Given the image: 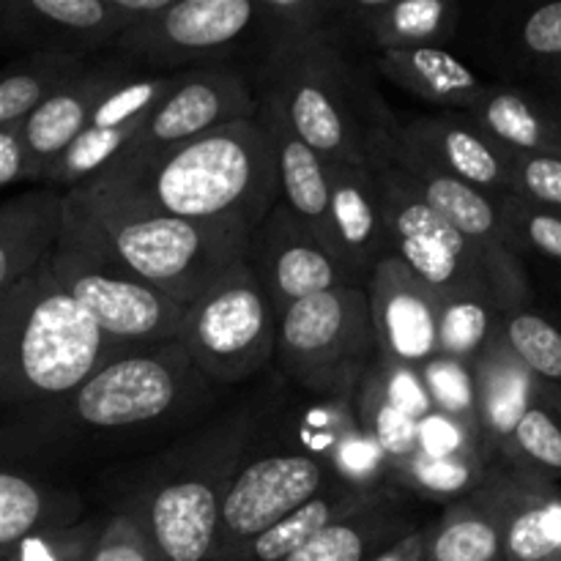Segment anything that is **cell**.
Masks as SVG:
<instances>
[{
    "instance_id": "1",
    "label": "cell",
    "mask_w": 561,
    "mask_h": 561,
    "mask_svg": "<svg viewBox=\"0 0 561 561\" xmlns=\"http://www.w3.org/2000/svg\"><path fill=\"white\" fill-rule=\"evenodd\" d=\"M208 383L175 343L121 348L64 398L0 425V460L60 463L151 442L206 414Z\"/></svg>"
},
{
    "instance_id": "2",
    "label": "cell",
    "mask_w": 561,
    "mask_h": 561,
    "mask_svg": "<svg viewBox=\"0 0 561 561\" xmlns=\"http://www.w3.org/2000/svg\"><path fill=\"white\" fill-rule=\"evenodd\" d=\"M88 181L126 192L170 217L233 225L250 236L279 201L272 137L257 113L140 162L104 168Z\"/></svg>"
},
{
    "instance_id": "3",
    "label": "cell",
    "mask_w": 561,
    "mask_h": 561,
    "mask_svg": "<svg viewBox=\"0 0 561 561\" xmlns=\"http://www.w3.org/2000/svg\"><path fill=\"white\" fill-rule=\"evenodd\" d=\"M340 31L268 47L252 82L285 124L327 164H370L398 124L365 75L343 53Z\"/></svg>"
},
{
    "instance_id": "4",
    "label": "cell",
    "mask_w": 561,
    "mask_h": 561,
    "mask_svg": "<svg viewBox=\"0 0 561 561\" xmlns=\"http://www.w3.org/2000/svg\"><path fill=\"white\" fill-rule=\"evenodd\" d=\"M115 345L53 277L47 257L0 290V425L64 398Z\"/></svg>"
},
{
    "instance_id": "5",
    "label": "cell",
    "mask_w": 561,
    "mask_h": 561,
    "mask_svg": "<svg viewBox=\"0 0 561 561\" xmlns=\"http://www.w3.org/2000/svg\"><path fill=\"white\" fill-rule=\"evenodd\" d=\"M255 425V411H236L164 453L148 469L124 510L140 520L159 559L214 561L225 491L239 471Z\"/></svg>"
},
{
    "instance_id": "6",
    "label": "cell",
    "mask_w": 561,
    "mask_h": 561,
    "mask_svg": "<svg viewBox=\"0 0 561 561\" xmlns=\"http://www.w3.org/2000/svg\"><path fill=\"white\" fill-rule=\"evenodd\" d=\"M66 197L102 230L137 277L184 307L250 252L247 230L170 217L96 181L75 186Z\"/></svg>"
},
{
    "instance_id": "7",
    "label": "cell",
    "mask_w": 561,
    "mask_h": 561,
    "mask_svg": "<svg viewBox=\"0 0 561 561\" xmlns=\"http://www.w3.org/2000/svg\"><path fill=\"white\" fill-rule=\"evenodd\" d=\"M47 266L60 288L115 345L140 348L175 343L186 307L137 277L66 192Z\"/></svg>"
},
{
    "instance_id": "8",
    "label": "cell",
    "mask_w": 561,
    "mask_h": 561,
    "mask_svg": "<svg viewBox=\"0 0 561 561\" xmlns=\"http://www.w3.org/2000/svg\"><path fill=\"white\" fill-rule=\"evenodd\" d=\"M378 356L365 285L310 296L279 312L274 362L310 392L354 400Z\"/></svg>"
},
{
    "instance_id": "9",
    "label": "cell",
    "mask_w": 561,
    "mask_h": 561,
    "mask_svg": "<svg viewBox=\"0 0 561 561\" xmlns=\"http://www.w3.org/2000/svg\"><path fill=\"white\" fill-rule=\"evenodd\" d=\"M175 345L219 387L250 381L274 359L277 310L250 263H233L186 307Z\"/></svg>"
},
{
    "instance_id": "10",
    "label": "cell",
    "mask_w": 561,
    "mask_h": 561,
    "mask_svg": "<svg viewBox=\"0 0 561 561\" xmlns=\"http://www.w3.org/2000/svg\"><path fill=\"white\" fill-rule=\"evenodd\" d=\"M370 168L394 255L442 299H480L491 305L496 290L480 257L453 225L433 211L420 181L387 153L373 159Z\"/></svg>"
},
{
    "instance_id": "11",
    "label": "cell",
    "mask_w": 561,
    "mask_h": 561,
    "mask_svg": "<svg viewBox=\"0 0 561 561\" xmlns=\"http://www.w3.org/2000/svg\"><path fill=\"white\" fill-rule=\"evenodd\" d=\"M250 33L261 36L257 0H173L162 14L126 27L113 49L148 75H164L170 66H230Z\"/></svg>"
},
{
    "instance_id": "12",
    "label": "cell",
    "mask_w": 561,
    "mask_h": 561,
    "mask_svg": "<svg viewBox=\"0 0 561 561\" xmlns=\"http://www.w3.org/2000/svg\"><path fill=\"white\" fill-rule=\"evenodd\" d=\"M255 88L233 66L179 69L173 88L159 99L129 146L107 168L140 162L219 126L255 118Z\"/></svg>"
},
{
    "instance_id": "13",
    "label": "cell",
    "mask_w": 561,
    "mask_h": 561,
    "mask_svg": "<svg viewBox=\"0 0 561 561\" xmlns=\"http://www.w3.org/2000/svg\"><path fill=\"white\" fill-rule=\"evenodd\" d=\"M334 485L329 466L305 453L263 455L241 463L219 510L214 561H228L247 542Z\"/></svg>"
},
{
    "instance_id": "14",
    "label": "cell",
    "mask_w": 561,
    "mask_h": 561,
    "mask_svg": "<svg viewBox=\"0 0 561 561\" xmlns=\"http://www.w3.org/2000/svg\"><path fill=\"white\" fill-rule=\"evenodd\" d=\"M247 263L266 288L277 318L285 307L301 299L362 285L356 274L343 266V261L299 217H294L283 201L274 203L252 233Z\"/></svg>"
},
{
    "instance_id": "15",
    "label": "cell",
    "mask_w": 561,
    "mask_h": 561,
    "mask_svg": "<svg viewBox=\"0 0 561 561\" xmlns=\"http://www.w3.org/2000/svg\"><path fill=\"white\" fill-rule=\"evenodd\" d=\"M146 75L148 71L115 49L88 58L77 75H71L27 118H22L25 181L44 184L55 159L85 131L96 104L118 85Z\"/></svg>"
},
{
    "instance_id": "16",
    "label": "cell",
    "mask_w": 561,
    "mask_h": 561,
    "mask_svg": "<svg viewBox=\"0 0 561 561\" xmlns=\"http://www.w3.org/2000/svg\"><path fill=\"white\" fill-rule=\"evenodd\" d=\"M126 25L115 0H3L0 49L91 58L113 49Z\"/></svg>"
},
{
    "instance_id": "17",
    "label": "cell",
    "mask_w": 561,
    "mask_h": 561,
    "mask_svg": "<svg viewBox=\"0 0 561 561\" xmlns=\"http://www.w3.org/2000/svg\"><path fill=\"white\" fill-rule=\"evenodd\" d=\"M378 354L398 365L422 367L438 359V310L442 296L427 288L398 255L378 263L367 277Z\"/></svg>"
},
{
    "instance_id": "18",
    "label": "cell",
    "mask_w": 561,
    "mask_h": 561,
    "mask_svg": "<svg viewBox=\"0 0 561 561\" xmlns=\"http://www.w3.org/2000/svg\"><path fill=\"white\" fill-rule=\"evenodd\" d=\"M383 153L409 173L431 170L463 181L480 192L502 186L510 179L502 153L491 146L485 131L474 129L453 113L425 115L398 126Z\"/></svg>"
},
{
    "instance_id": "19",
    "label": "cell",
    "mask_w": 561,
    "mask_h": 561,
    "mask_svg": "<svg viewBox=\"0 0 561 561\" xmlns=\"http://www.w3.org/2000/svg\"><path fill=\"white\" fill-rule=\"evenodd\" d=\"M329 170V219H332V250L362 285L373 268L389 255L387 222L370 164H327Z\"/></svg>"
},
{
    "instance_id": "20",
    "label": "cell",
    "mask_w": 561,
    "mask_h": 561,
    "mask_svg": "<svg viewBox=\"0 0 561 561\" xmlns=\"http://www.w3.org/2000/svg\"><path fill=\"white\" fill-rule=\"evenodd\" d=\"M455 5L444 0H354L343 3L340 36H354L376 53L436 47L453 33Z\"/></svg>"
},
{
    "instance_id": "21",
    "label": "cell",
    "mask_w": 561,
    "mask_h": 561,
    "mask_svg": "<svg viewBox=\"0 0 561 561\" xmlns=\"http://www.w3.org/2000/svg\"><path fill=\"white\" fill-rule=\"evenodd\" d=\"M257 99V118L266 124L277 159L279 201L299 217L323 244L332 250V219H329V170L327 162L290 131L272 102ZM334 252V250H332ZM345 266V263H343Z\"/></svg>"
},
{
    "instance_id": "22",
    "label": "cell",
    "mask_w": 561,
    "mask_h": 561,
    "mask_svg": "<svg viewBox=\"0 0 561 561\" xmlns=\"http://www.w3.org/2000/svg\"><path fill=\"white\" fill-rule=\"evenodd\" d=\"M85 504L69 485L27 466L0 460V559L31 531L82 520Z\"/></svg>"
},
{
    "instance_id": "23",
    "label": "cell",
    "mask_w": 561,
    "mask_h": 561,
    "mask_svg": "<svg viewBox=\"0 0 561 561\" xmlns=\"http://www.w3.org/2000/svg\"><path fill=\"white\" fill-rule=\"evenodd\" d=\"M64 214V192H20L0 203V290L31 274L53 250Z\"/></svg>"
},
{
    "instance_id": "24",
    "label": "cell",
    "mask_w": 561,
    "mask_h": 561,
    "mask_svg": "<svg viewBox=\"0 0 561 561\" xmlns=\"http://www.w3.org/2000/svg\"><path fill=\"white\" fill-rule=\"evenodd\" d=\"M376 69L411 96L442 107H477L485 96L474 71L442 47L378 53Z\"/></svg>"
},
{
    "instance_id": "25",
    "label": "cell",
    "mask_w": 561,
    "mask_h": 561,
    "mask_svg": "<svg viewBox=\"0 0 561 561\" xmlns=\"http://www.w3.org/2000/svg\"><path fill=\"white\" fill-rule=\"evenodd\" d=\"M405 535H411L409 520L394 510L387 493L378 491L365 507L318 531L285 561H373Z\"/></svg>"
},
{
    "instance_id": "26",
    "label": "cell",
    "mask_w": 561,
    "mask_h": 561,
    "mask_svg": "<svg viewBox=\"0 0 561 561\" xmlns=\"http://www.w3.org/2000/svg\"><path fill=\"white\" fill-rule=\"evenodd\" d=\"M414 175L422 186V195L433 206V211L453 225L471 250L480 257L493 290H499V257H502V244L496 241L499 233V214L496 206L488 201L485 192L474 186L455 181L449 175L431 173V170H416Z\"/></svg>"
},
{
    "instance_id": "27",
    "label": "cell",
    "mask_w": 561,
    "mask_h": 561,
    "mask_svg": "<svg viewBox=\"0 0 561 561\" xmlns=\"http://www.w3.org/2000/svg\"><path fill=\"white\" fill-rule=\"evenodd\" d=\"M378 491H362V488H351L348 482H337L329 488L327 493L312 499L301 510L290 513L272 529L257 535L255 540L247 542L239 553H233L228 561H285L290 553L305 548L318 531L327 526L337 524L340 518H348L356 510L365 507Z\"/></svg>"
},
{
    "instance_id": "28",
    "label": "cell",
    "mask_w": 561,
    "mask_h": 561,
    "mask_svg": "<svg viewBox=\"0 0 561 561\" xmlns=\"http://www.w3.org/2000/svg\"><path fill=\"white\" fill-rule=\"evenodd\" d=\"M85 60L80 55L25 53L20 60L0 69V126L27 118L55 88L77 75Z\"/></svg>"
},
{
    "instance_id": "29",
    "label": "cell",
    "mask_w": 561,
    "mask_h": 561,
    "mask_svg": "<svg viewBox=\"0 0 561 561\" xmlns=\"http://www.w3.org/2000/svg\"><path fill=\"white\" fill-rule=\"evenodd\" d=\"M502 529L499 520L474 507H453L425 529L422 561H499Z\"/></svg>"
},
{
    "instance_id": "30",
    "label": "cell",
    "mask_w": 561,
    "mask_h": 561,
    "mask_svg": "<svg viewBox=\"0 0 561 561\" xmlns=\"http://www.w3.org/2000/svg\"><path fill=\"white\" fill-rule=\"evenodd\" d=\"M474 392H477V420L491 427L496 436H513L515 425L526 414V383L524 370L504 356L485 348L474 362Z\"/></svg>"
},
{
    "instance_id": "31",
    "label": "cell",
    "mask_w": 561,
    "mask_h": 561,
    "mask_svg": "<svg viewBox=\"0 0 561 561\" xmlns=\"http://www.w3.org/2000/svg\"><path fill=\"white\" fill-rule=\"evenodd\" d=\"M354 403L359 414V431L373 438L389 466L403 463L416 453V422L389 403L370 370L362 378Z\"/></svg>"
},
{
    "instance_id": "32",
    "label": "cell",
    "mask_w": 561,
    "mask_h": 561,
    "mask_svg": "<svg viewBox=\"0 0 561 561\" xmlns=\"http://www.w3.org/2000/svg\"><path fill=\"white\" fill-rule=\"evenodd\" d=\"M480 299H442L438 310V359L471 367L488 348L491 312Z\"/></svg>"
},
{
    "instance_id": "33",
    "label": "cell",
    "mask_w": 561,
    "mask_h": 561,
    "mask_svg": "<svg viewBox=\"0 0 561 561\" xmlns=\"http://www.w3.org/2000/svg\"><path fill=\"white\" fill-rule=\"evenodd\" d=\"M102 520H77L69 526H44L22 537L0 561H88Z\"/></svg>"
},
{
    "instance_id": "34",
    "label": "cell",
    "mask_w": 561,
    "mask_h": 561,
    "mask_svg": "<svg viewBox=\"0 0 561 561\" xmlns=\"http://www.w3.org/2000/svg\"><path fill=\"white\" fill-rule=\"evenodd\" d=\"M398 480L411 485L425 496H458L469 491L477 480L474 455H455V458H431V455L414 453L403 463L389 466Z\"/></svg>"
},
{
    "instance_id": "35",
    "label": "cell",
    "mask_w": 561,
    "mask_h": 561,
    "mask_svg": "<svg viewBox=\"0 0 561 561\" xmlns=\"http://www.w3.org/2000/svg\"><path fill=\"white\" fill-rule=\"evenodd\" d=\"M474 110H480L485 135L496 137V140L507 142V146L520 148V151H537L542 140H546L540 118H537L535 110L518 93H485Z\"/></svg>"
},
{
    "instance_id": "36",
    "label": "cell",
    "mask_w": 561,
    "mask_h": 561,
    "mask_svg": "<svg viewBox=\"0 0 561 561\" xmlns=\"http://www.w3.org/2000/svg\"><path fill=\"white\" fill-rule=\"evenodd\" d=\"M507 345L529 370L561 378V332L531 312H518L507 323Z\"/></svg>"
},
{
    "instance_id": "37",
    "label": "cell",
    "mask_w": 561,
    "mask_h": 561,
    "mask_svg": "<svg viewBox=\"0 0 561 561\" xmlns=\"http://www.w3.org/2000/svg\"><path fill=\"white\" fill-rule=\"evenodd\" d=\"M422 381L431 392L433 409L477 427V392L471 367L458 365L449 359H433L431 365L422 367Z\"/></svg>"
},
{
    "instance_id": "38",
    "label": "cell",
    "mask_w": 561,
    "mask_h": 561,
    "mask_svg": "<svg viewBox=\"0 0 561 561\" xmlns=\"http://www.w3.org/2000/svg\"><path fill=\"white\" fill-rule=\"evenodd\" d=\"M502 529V557L507 561H561L548 524V504L526 507L499 524Z\"/></svg>"
},
{
    "instance_id": "39",
    "label": "cell",
    "mask_w": 561,
    "mask_h": 561,
    "mask_svg": "<svg viewBox=\"0 0 561 561\" xmlns=\"http://www.w3.org/2000/svg\"><path fill=\"white\" fill-rule=\"evenodd\" d=\"M88 561H162L151 537L129 510H118L102 520Z\"/></svg>"
},
{
    "instance_id": "40",
    "label": "cell",
    "mask_w": 561,
    "mask_h": 561,
    "mask_svg": "<svg viewBox=\"0 0 561 561\" xmlns=\"http://www.w3.org/2000/svg\"><path fill=\"white\" fill-rule=\"evenodd\" d=\"M370 373L376 376L378 387L387 394L389 403H392L394 409L403 411L405 416H411L414 422H420L422 416H427L433 411L431 392H427L420 370L378 356V362L370 367Z\"/></svg>"
},
{
    "instance_id": "41",
    "label": "cell",
    "mask_w": 561,
    "mask_h": 561,
    "mask_svg": "<svg viewBox=\"0 0 561 561\" xmlns=\"http://www.w3.org/2000/svg\"><path fill=\"white\" fill-rule=\"evenodd\" d=\"M471 433L474 427L433 409L431 414L416 422V453L431 455V458L471 455Z\"/></svg>"
},
{
    "instance_id": "42",
    "label": "cell",
    "mask_w": 561,
    "mask_h": 561,
    "mask_svg": "<svg viewBox=\"0 0 561 561\" xmlns=\"http://www.w3.org/2000/svg\"><path fill=\"white\" fill-rule=\"evenodd\" d=\"M513 438L531 460L548 469H561V431L546 411L526 409L515 425Z\"/></svg>"
},
{
    "instance_id": "43",
    "label": "cell",
    "mask_w": 561,
    "mask_h": 561,
    "mask_svg": "<svg viewBox=\"0 0 561 561\" xmlns=\"http://www.w3.org/2000/svg\"><path fill=\"white\" fill-rule=\"evenodd\" d=\"M518 179L531 197L561 206V159L529 157L518 170Z\"/></svg>"
},
{
    "instance_id": "44",
    "label": "cell",
    "mask_w": 561,
    "mask_h": 561,
    "mask_svg": "<svg viewBox=\"0 0 561 561\" xmlns=\"http://www.w3.org/2000/svg\"><path fill=\"white\" fill-rule=\"evenodd\" d=\"M524 44L537 55H561V3L542 5L526 20Z\"/></svg>"
},
{
    "instance_id": "45",
    "label": "cell",
    "mask_w": 561,
    "mask_h": 561,
    "mask_svg": "<svg viewBox=\"0 0 561 561\" xmlns=\"http://www.w3.org/2000/svg\"><path fill=\"white\" fill-rule=\"evenodd\" d=\"M25 181V142L20 124L0 126V190Z\"/></svg>"
},
{
    "instance_id": "46",
    "label": "cell",
    "mask_w": 561,
    "mask_h": 561,
    "mask_svg": "<svg viewBox=\"0 0 561 561\" xmlns=\"http://www.w3.org/2000/svg\"><path fill=\"white\" fill-rule=\"evenodd\" d=\"M526 236L537 250L561 261V219L551 214H531L526 217Z\"/></svg>"
},
{
    "instance_id": "47",
    "label": "cell",
    "mask_w": 561,
    "mask_h": 561,
    "mask_svg": "<svg viewBox=\"0 0 561 561\" xmlns=\"http://www.w3.org/2000/svg\"><path fill=\"white\" fill-rule=\"evenodd\" d=\"M422 548H425V529L405 535L403 540H398L392 548L378 553L373 561H422Z\"/></svg>"
},
{
    "instance_id": "48",
    "label": "cell",
    "mask_w": 561,
    "mask_h": 561,
    "mask_svg": "<svg viewBox=\"0 0 561 561\" xmlns=\"http://www.w3.org/2000/svg\"><path fill=\"white\" fill-rule=\"evenodd\" d=\"M548 524H551V535H553V542H557L559 559H561V504H548Z\"/></svg>"
},
{
    "instance_id": "49",
    "label": "cell",
    "mask_w": 561,
    "mask_h": 561,
    "mask_svg": "<svg viewBox=\"0 0 561 561\" xmlns=\"http://www.w3.org/2000/svg\"><path fill=\"white\" fill-rule=\"evenodd\" d=\"M0 5H3V0H0Z\"/></svg>"
}]
</instances>
